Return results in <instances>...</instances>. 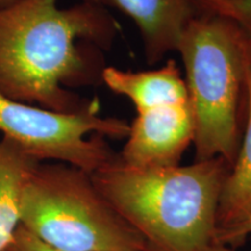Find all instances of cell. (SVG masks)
I'll use <instances>...</instances> for the list:
<instances>
[{
	"label": "cell",
	"instance_id": "1",
	"mask_svg": "<svg viewBox=\"0 0 251 251\" xmlns=\"http://www.w3.org/2000/svg\"><path fill=\"white\" fill-rule=\"evenodd\" d=\"M119 30L108 9L83 1L15 0L0 7V94L50 111L79 112L84 101L70 89L101 80L81 43L106 48Z\"/></svg>",
	"mask_w": 251,
	"mask_h": 251
},
{
	"label": "cell",
	"instance_id": "2",
	"mask_svg": "<svg viewBox=\"0 0 251 251\" xmlns=\"http://www.w3.org/2000/svg\"><path fill=\"white\" fill-rule=\"evenodd\" d=\"M229 170L221 157L190 165L141 168L125 164L115 155L91 178L149 251H206L215 241L220 197Z\"/></svg>",
	"mask_w": 251,
	"mask_h": 251
},
{
	"label": "cell",
	"instance_id": "3",
	"mask_svg": "<svg viewBox=\"0 0 251 251\" xmlns=\"http://www.w3.org/2000/svg\"><path fill=\"white\" fill-rule=\"evenodd\" d=\"M250 49L251 40L236 25L211 12H197L183 31L177 51L193 114L196 161L221 157L231 168L236 158Z\"/></svg>",
	"mask_w": 251,
	"mask_h": 251
},
{
	"label": "cell",
	"instance_id": "4",
	"mask_svg": "<svg viewBox=\"0 0 251 251\" xmlns=\"http://www.w3.org/2000/svg\"><path fill=\"white\" fill-rule=\"evenodd\" d=\"M21 226L69 251H149L94 186L91 174L62 163H37L23 187Z\"/></svg>",
	"mask_w": 251,
	"mask_h": 251
},
{
	"label": "cell",
	"instance_id": "5",
	"mask_svg": "<svg viewBox=\"0 0 251 251\" xmlns=\"http://www.w3.org/2000/svg\"><path fill=\"white\" fill-rule=\"evenodd\" d=\"M0 133L36 162L62 163L93 174L117 155L106 139H126L129 125L101 117L97 100L79 112L63 113L0 94Z\"/></svg>",
	"mask_w": 251,
	"mask_h": 251
},
{
	"label": "cell",
	"instance_id": "6",
	"mask_svg": "<svg viewBox=\"0 0 251 251\" xmlns=\"http://www.w3.org/2000/svg\"><path fill=\"white\" fill-rule=\"evenodd\" d=\"M194 139V120L188 100L139 112L118 157L141 168L174 166L180 163Z\"/></svg>",
	"mask_w": 251,
	"mask_h": 251
},
{
	"label": "cell",
	"instance_id": "7",
	"mask_svg": "<svg viewBox=\"0 0 251 251\" xmlns=\"http://www.w3.org/2000/svg\"><path fill=\"white\" fill-rule=\"evenodd\" d=\"M127 15L141 34L149 63L177 51L186 26L197 14L192 0H83Z\"/></svg>",
	"mask_w": 251,
	"mask_h": 251
},
{
	"label": "cell",
	"instance_id": "8",
	"mask_svg": "<svg viewBox=\"0 0 251 251\" xmlns=\"http://www.w3.org/2000/svg\"><path fill=\"white\" fill-rule=\"evenodd\" d=\"M101 80L113 92L129 99L136 113L188 100L185 79L174 59L150 71L106 67L102 69Z\"/></svg>",
	"mask_w": 251,
	"mask_h": 251
},
{
	"label": "cell",
	"instance_id": "9",
	"mask_svg": "<svg viewBox=\"0 0 251 251\" xmlns=\"http://www.w3.org/2000/svg\"><path fill=\"white\" fill-rule=\"evenodd\" d=\"M246 129L220 197L214 243L251 219V49L246 65Z\"/></svg>",
	"mask_w": 251,
	"mask_h": 251
},
{
	"label": "cell",
	"instance_id": "10",
	"mask_svg": "<svg viewBox=\"0 0 251 251\" xmlns=\"http://www.w3.org/2000/svg\"><path fill=\"white\" fill-rule=\"evenodd\" d=\"M37 163L11 141L0 139V251L20 227V201L25 181Z\"/></svg>",
	"mask_w": 251,
	"mask_h": 251
},
{
	"label": "cell",
	"instance_id": "11",
	"mask_svg": "<svg viewBox=\"0 0 251 251\" xmlns=\"http://www.w3.org/2000/svg\"><path fill=\"white\" fill-rule=\"evenodd\" d=\"M194 6L197 12H211L228 19L251 40V0H201Z\"/></svg>",
	"mask_w": 251,
	"mask_h": 251
},
{
	"label": "cell",
	"instance_id": "12",
	"mask_svg": "<svg viewBox=\"0 0 251 251\" xmlns=\"http://www.w3.org/2000/svg\"><path fill=\"white\" fill-rule=\"evenodd\" d=\"M5 251H69L63 250L59 248L52 247L50 244L43 242L40 238L34 236L29 233L27 229H25L23 226L15 233L13 240L9 243V246L6 248Z\"/></svg>",
	"mask_w": 251,
	"mask_h": 251
},
{
	"label": "cell",
	"instance_id": "13",
	"mask_svg": "<svg viewBox=\"0 0 251 251\" xmlns=\"http://www.w3.org/2000/svg\"><path fill=\"white\" fill-rule=\"evenodd\" d=\"M251 235V219L244 222L241 226H238L237 228H235L233 231H230L224 240L221 241V244L225 246L236 248L238 246H242L244 241L247 240V237H249Z\"/></svg>",
	"mask_w": 251,
	"mask_h": 251
},
{
	"label": "cell",
	"instance_id": "14",
	"mask_svg": "<svg viewBox=\"0 0 251 251\" xmlns=\"http://www.w3.org/2000/svg\"><path fill=\"white\" fill-rule=\"evenodd\" d=\"M206 251H236L235 250V248H231V247H228V246H225V244H221V243H213L211 247L208 248ZM251 251V250H250Z\"/></svg>",
	"mask_w": 251,
	"mask_h": 251
},
{
	"label": "cell",
	"instance_id": "15",
	"mask_svg": "<svg viewBox=\"0 0 251 251\" xmlns=\"http://www.w3.org/2000/svg\"><path fill=\"white\" fill-rule=\"evenodd\" d=\"M15 0H0V7H4V6L11 5L12 2H14Z\"/></svg>",
	"mask_w": 251,
	"mask_h": 251
},
{
	"label": "cell",
	"instance_id": "16",
	"mask_svg": "<svg viewBox=\"0 0 251 251\" xmlns=\"http://www.w3.org/2000/svg\"><path fill=\"white\" fill-rule=\"evenodd\" d=\"M192 1H193V4H194V2H197V1H201V0H192Z\"/></svg>",
	"mask_w": 251,
	"mask_h": 251
}]
</instances>
